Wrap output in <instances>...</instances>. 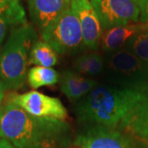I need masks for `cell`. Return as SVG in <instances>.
<instances>
[{
	"instance_id": "277c9868",
	"label": "cell",
	"mask_w": 148,
	"mask_h": 148,
	"mask_svg": "<svg viewBox=\"0 0 148 148\" xmlns=\"http://www.w3.org/2000/svg\"><path fill=\"white\" fill-rule=\"evenodd\" d=\"M102 73L107 84L132 88H148V66L135 54L123 49L106 53Z\"/></svg>"
},
{
	"instance_id": "3957f363",
	"label": "cell",
	"mask_w": 148,
	"mask_h": 148,
	"mask_svg": "<svg viewBox=\"0 0 148 148\" xmlns=\"http://www.w3.org/2000/svg\"><path fill=\"white\" fill-rule=\"evenodd\" d=\"M38 40L28 22L13 28L0 50V81L6 90H17L25 83L32 46Z\"/></svg>"
},
{
	"instance_id": "9c48e42d",
	"label": "cell",
	"mask_w": 148,
	"mask_h": 148,
	"mask_svg": "<svg viewBox=\"0 0 148 148\" xmlns=\"http://www.w3.org/2000/svg\"><path fill=\"white\" fill-rule=\"evenodd\" d=\"M71 8L79 20L85 45L96 50L104 31L94 7L90 0H72Z\"/></svg>"
},
{
	"instance_id": "e0dca14e",
	"label": "cell",
	"mask_w": 148,
	"mask_h": 148,
	"mask_svg": "<svg viewBox=\"0 0 148 148\" xmlns=\"http://www.w3.org/2000/svg\"><path fill=\"white\" fill-rule=\"evenodd\" d=\"M124 132L148 148V106L135 115Z\"/></svg>"
},
{
	"instance_id": "5bb4252c",
	"label": "cell",
	"mask_w": 148,
	"mask_h": 148,
	"mask_svg": "<svg viewBox=\"0 0 148 148\" xmlns=\"http://www.w3.org/2000/svg\"><path fill=\"white\" fill-rule=\"evenodd\" d=\"M73 70L87 77L102 75L105 69L104 56L95 52L83 53L73 62Z\"/></svg>"
},
{
	"instance_id": "52a82bcc",
	"label": "cell",
	"mask_w": 148,
	"mask_h": 148,
	"mask_svg": "<svg viewBox=\"0 0 148 148\" xmlns=\"http://www.w3.org/2000/svg\"><path fill=\"white\" fill-rule=\"evenodd\" d=\"M100 18L103 31L138 22L140 9L137 0H90Z\"/></svg>"
},
{
	"instance_id": "ba28073f",
	"label": "cell",
	"mask_w": 148,
	"mask_h": 148,
	"mask_svg": "<svg viewBox=\"0 0 148 148\" xmlns=\"http://www.w3.org/2000/svg\"><path fill=\"white\" fill-rule=\"evenodd\" d=\"M11 101L33 116L61 120H65L68 118V110L59 99L36 90L14 95Z\"/></svg>"
},
{
	"instance_id": "4fadbf2b",
	"label": "cell",
	"mask_w": 148,
	"mask_h": 148,
	"mask_svg": "<svg viewBox=\"0 0 148 148\" xmlns=\"http://www.w3.org/2000/svg\"><path fill=\"white\" fill-rule=\"evenodd\" d=\"M27 23L20 0H0V46L8 31Z\"/></svg>"
},
{
	"instance_id": "2e32d148",
	"label": "cell",
	"mask_w": 148,
	"mask_h": 148,
	"mask_svg": "<svg viewBox=\"0 0 148 148\" xmlns=\"http://www.w3.org/2000/svg\"><path fill=\"white\" fill-rule=\"evenodd\" d=\"M60 74L53 68L41 66L32 67L27 73V81L33 89L45 86H53L59 82Z\"/></svg>"
},
{
	"instance_id": "7c38bea8",
	"label": "cell",
	"mask_w": 148,
	"mask_h": 148,
	"mask_svg": "<svg viewBox=\"0 0 148 148\" xmlns=\"http://www.w3.org/2000/svg\"><path fill=\"white\" fill-rule=\"evenodd\" d=\"M60 90L73 103H77L88 95L99 82L74 70H64L59 77Z\"/></svg>"
},
{
	"instance_id": "d6986e66",
	"label": "cell",
	"mask_w": 148,
	"mask_h": 148,
	"mask_svg": "<svg viewBox=\"0 0 148 148\" xmlns=\"http://www.w3.org/2000/svg\"><path fill=\"white\" fill-rule=\"evenodd\" d=\"M140 9V18L142 23L148 25V0H137Z\"/></svg>"
},
{
	"instance_id": "44dd1931",
	"label": "cell",
	"mask_w": 148,
	"mask_h": 148,
	"mask_svg": "<svg viewBox=\"0 0 148 148\" xmlns=\"http://www.w3.org/2000/svg\"><path fill=\"white\" fill-rule=\"evenodd\" d=\"M5 86L3 84V82L0 81V109H1V105L3 100V96H4V91H5Z\"/></svg>"
},
{
	"instance_id": "8fae6325",
	"label": "cell",
	"mask_w": 148,
	"mask_h": 148,
	"mask_svg": "<svg viewBox=\"0 0 148 148\" xmlns=\"http://www.w3.org/2000/svg\"><path fill=\"white\" fill-rule=\"evenodd\" d=\"M148 31V25L142 22L115 27L103 32L99 48L106 53L114 52L126 47L127 43L142 32Z\"/></svg>"
},
{
	"instance_id": "5b68a950",
	"label": "cell",
	"mask_w": 148,
	"mask_h": 148,
	"mask_svg": "<svg viewBox=\"0 0 148 148\" xmlns=\"http://www.w3.org/2000/svg\"><path fill=\"white\" fill-rule=\"evenodd\" d=\"M40 36L42 40L47 42L57 53L61 55L75 54L86 49L79 20L71 7Z\"/></svg>"
},
{
	"instance_id": "8992f818",
	"label": "cell",
	"mask_w": 148,
	"mask_h": 148,
	"mask_svg": "<svg viewBox=\"0 0 148 148\" xmlns=\"http://www.w3.org/2000/svg\"><path fill=\"white\" fill-rule=\"evenodd\" d=\"M74 144L79 148H142L143 147L127 132L98 126L84 127L75 138Z\"/></svg>"
},
{
	"instance_id": "6da1fadb",
	"label": "cell",
	"mask_w": 148,
	"mask_h": 148,
	"mask_svg": "<svg viewBox=\"0 0 148 148\" xmlns=\"http://www.w3.org/2000/svg\"><path fill=\"white\" fill-rule=\"evenodd\" d=\"M148 106V88L98 84L75 104L77 120L84 127L125 131L135 115Z\"/></svg>"
},
{
	"instance_id": "30bf717a",
	"label": "cell",
	"mask_w": 148,
	"mask_h": 148,
	"mask_svg": "<svg viewBox=\"0 0 148 148\" xmlns=\"http://www.w3.org/2000/svg\"><path fill=\"white\" fill-rule=\"evenodd\" d=\"M30 17L41 34L71 7L72 0H27Z\"/></svg>"
},
{
	"instance_id": "ffe728a7",
	"label": "cell",
	"mask_w": 148,
	"mask_h": 148,
	"mask_svg": "<svg viewBox=\"0 0 148 148\" xmlns=\"http://www.w3.org/2000/svg\"><path fill=\"white\" fill-rule=\"evenodd\" d=\"M0 148H16L5 139H0Z\"/></svg>"
},
{
	"instance_id": "9a60e30c",
	"label": "cell",
	"mask_w": 148,
	"mask_h": 148,
	"mask_svg": "<svg viewBox=\"0 0 148 148\" xmlns=\"http://www.w3.org/2000/svg\"><path fill=\"white\" fill-rule=\"evenodd\" d=\"M58 53L47 42L44 40H37L32 46L29 64L52 68L58 63Z\"/></svg>"
},
{
	"instance_id": "ac0fdd59",
	"label": "cell",
	"mask_w": 148,
	"mask_h": 148,
	"mask_svg": "<svg viewBox=\"0 0 148 148\" xmlns=\"http://www.w3.org/2000/svg\"><path fill=\"white\" fill-rule=\"evenodd\" d=\"M148 66V31L142 32L127 43L126 47Z\"/></svg>"
},
{
	"instance_id": "7a4b0ae2",
	"label": "cell",
	"mask_w": 148,
	"mask_h": 148,
	"mask_svg": "<svg viewBox=\"0 0 148 148\" xmlns=\"http://www.w3.org/2000/svg\"><path fill=\"white\" fill-rule=\"evenodd\" d=\"M71 136L65 120L31 115L11 100L0 109V138L16 148H54Z\"/></svg>"
}]
</instances>
